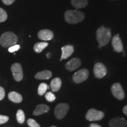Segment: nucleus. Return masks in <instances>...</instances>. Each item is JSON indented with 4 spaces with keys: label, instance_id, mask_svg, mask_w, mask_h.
<instances>
[{
    "label": "nucleus",
    "instance_id": "obj_19",
    "mask_svg": "<svg viewBox=\"0 0 127 127\" xmlns=\"http://www.w3.org/2000/svg\"><path fill=\"white\" fill-rule=\"evenodd\" d=\"M71 4L75 8H82L87 7L88 5V0H71Z\"/></svg>",
    "mask_w": 127,
    "mask_h": 127
},
{
    "label": "nucleus",
    "instance_id": "obj_21",
    "mask_svg": "<svg viewBox=\"0 0 127 127\" xmlns=\"http://www.w3.org/2000/svg\"><path fill=\"white\" fill-rule=\"evenodd\" d=\"M25 114L22 109H19L17 112V120L20 124H23L25 121Z\"/></svg>",
    "mask_w": 127,
    "mask_h": 127
},
{
    "label": "nucleus",
    "instance_id": "obj_8",
    "mask_svg": "<svg viewBox=\"0 0 127 127\" xmlns=\"http://www.w3.org/2000/svg\"><path fill=\"white\" fill-rule=\"evenodd\" d=\"M111 92L114 97L119 100H122L125 98L124 91L120 83H115L112 85Z\"/></svg>",
    "mask_w": 127,
    "mask_h": 127
},
{
    "label": "nucleus",
    "instance_id": "obj_28",
    "mask_svg": "<svg viewBox=\"0 0 127 127\" xmlns=\"http://www.w3.org/2000/svg\"><path fill=\"white\" fill-rule=\"evenodd\" d=\"M5 95V92L4 89L2 87H0V100L4 99Z\"/></svg>",
    "mask_w": 127,
    "mask_h": 127
},
{
    "label": "nucleus",
    "instance_id": "obj_23",
    "mask_svg": "<svg viewBox=\"0 0 127 127\" xmlns=\"http://www.w3.org/2000/svg\"><path fill=\"white\" fill-rule=\"evenodd\" d=\"M45 97L47 101H48V102H53L56 99L55 95L51 92H48L47 93H46Z\"/></svg>",
    "mask_w": 127,
    "mask_h": 127
},
{
    "label": "nucleus",
    "instance_id": "obj_24",
    "mask_svg": "<svg viewBox=\"0 0 127 127\" xmlns=\"http://www.w3.org/2000/svg\"><path fill=\"white\" fill-rule=\"evenodd\" d=\"M7 19V14L4 9L0 8V23H2Z\"/></svg>",
    "mask_w": 127,
    "mask_h": 127
},
{
    "label": "nucleus",
    "instance_id": "obj_18",
    "mask_svg": "<svg viewBox=\"0 0 127 127\" xmlns=\"http://www.w3.org/2000/svg\"><path fill=\"white\" fill-rule=\"evenodd\" d=\"M52 77V72L49 70H44L36 73L35 78L37 79H48Z\"/></svg>",
    "mask_w": 127,
    "mask_h": 127
},
{
    "label": "nucleus",
    "instance_id": "obj_12",
    "mask_svg": "<svg viewBox=\"0 0 127 127\" xmlns=\"http://www.w3.org/2000/svg\"><path fill=\"white\" fill-rule=\"evenodd\" d=\"M81 64L80 59L78 58H73L65 64L66 69L69 71H73L78 68Z\"/></svg>",
    "mask_w": 127,
    "mask_h": 127
},
{
    "label": "nucleus",
    "instance_id": "obj_15",
    "mask_svg": "<svg viewBox=\"0 0 127 127\" xmlns=\"http://www.w3.org/2000/svg\"><path fill=\"white\" fill-rule=\"evenodd\" d=\"M50 110V107L45 104H39L36 106V108L33 112V115L38 116L42 115Z\"/></svg>",
    "mask_w": 127,
    "mask_h": 127
},
{
    "label": "nucleus",
    "instance_id": "obj_11",
    "mask_svg": "<svg viewBox=\"0 0 127 127\" xmlns=\"http://www.w3.org/2000/svg\"><path fill=\"white\" fill-rule=\"evenodd\" d=\"M112 45L115 51L117 52H121L123 51V44L119 34L116 35L113 37L112 40Z\"/></svg>",
    "mask_w": 127,
    "mask_h": 127
},
{
    "label": "nucleus",
    "instance_id": "obj_16",
    "mask_svg": "<svg viewBox=\"0 0 127 127\" xmlns=\"http://www.w3.org/2000/svg\"><path fill=\"white\" fill-rule=\"evenodd\" d=\"M8 98L12 102L15 103H20L23 101V96L17 92L12 91L8 94Z\"/></svg>",
    "mask_w": 127,
    "mask_h": 127
},
{
    "label": "nucleus",
    "instance_id": "obj_4",
    "mask_svg": "<svg viewBox=\"0 0 127 127\" xmlns=\"http://www.w3.org/2000/svg\"><path fill=\"white\" fill-rule=\"evenodd\" d=\"M69 110V105L66 103H61L58 104L55 108L54 114L58 120L64 118Z\"/></svg>",
    "mask_w": 127,
    "mask_h": 127
},
{
    "label": "nucleus",
    "instance_id": "obj_26",
    "mask_svg": "<svg viewBox=\"0 0 127 127\" xmlns=\"http://www.w3.org/2000/svg\"><path fill=\"white\" fill-rule=\"evenodd\" d=\"M8 120L9 118L7 116L0 115V124H3L7 123Z\"/></svg>",
    "mask_w": 127,
    "mask_h": 127
},
{
    "label": "nucleus",
    "instance_id": "obj_25",
    "mask_svg": "<svg viewBox=\"0 0 127 127\" xmlns=\"http://www.w3.org/2000/svg\"><path fill=\"white\" fill-rule=\"evenodd\" d=\"M27 124L30 127H41L33 119H28L27 121Z\"/></svg>",
    "mask_w": 127,
    "mask_h": 127
},
{
    "label": "nucleus",
    "instance_id": "obj_13",
    "mask_svg": "<svg viewBox=\"0 0 127 127\" xmlns=\"http://www.w3.org/2000/svg\"><path fill=\"white\" fill-rule=\"evenodd\" d=\"M38 36L41 40L50 41L53 38L54 34L51 30H42L38 32Z\"/></svg>",
    "mask_w": 127,
    "mask_h": 127
},
{
    "label": "nucleus",
    "instance_id": "obj_27",
    "mask_svg": "<svg viewBox=\"0 0 127 127\" xmlns=\"http://www.w3.org/2000/svg\"><path fill=\"white\" fill-rule=\"evenodd\" d=\"M20 48V46L19 45H14L12 47H9L8 48V51L9 52H14L15 51H17Z\"/></svg>",
    "mask_w": 127,
    "mask_h": 127
},
{
    "label": "nucleus",
    "instance_id": "obj_9",
    "mask_svg": "<svg viewBox=\"0 0 127 127\" xmlns=\"http://www.w3.org/2000/svg\"><path fill=\"white\" fill-rule=\"evenodd\" d=\"M94 73L95 77L97 78H102L106 75L107 73L105 66L101 63H97L95 64L94 68Z\"/></svg>",
    "mask_w": 127,
    "mask_h": 127
},
{
    "label": "nucleus",
    "instance_id": "obj_1",
    "mask_svg": "<svg viewBox=\"0 0 127 127\" xmlns=\"http://www.w3.org/2000/svg\"><path fill=\"white\" fill-rule=\"evenodd\" d=\"M96 39L99 43V47L107 45L111 39V32L110 28L105 27H101L98 28L96 32Z\"/></svg>",
    "mask_w": 127,
    "mask_h": 127
},
{
    "label": "nucleus",
    "instance_id": "obj_2",
    "mask_svg": "<svg viewBox=\"0 0 127 127\" xmlns=\"http://www.w3.org/2000/svg\"><path fill=\"white\" fill-rule=\"evenodd\" d=\"M64 17L68 23L75 24L82 21L85 18V15L79 11L67 10L65 13Z\"/></svg>",
    "mask_w": 127,
    "mask_h": 127
},
{
    "label": "nucleus",
    "instance_id": "obj_29",
    "mask_svg": "<svg viewBox=\"0 0 127 127\" xmlns=\"http://www.w3.org/2000/svg\"><path fill=\"white\" fill-rule=\"evenodd\" d=\"M15 0H2V2L4 3L5 5H11L12 3L14 2Z\"/></svg>",
    "mask_w": 127,
    "mask_h": 127
},
{
    "label": "nucleus",
    "instance_id": "obj_22",
    "mask_svg": "<svg viewBox=\"0 0 127 127\" xmlns=\"http://www.w3.org/2000/svg\"><path fill=\"white\" fill-rule=\"evenodd\" d=\"M49 88V87L45 83H41L39 85L38 89V93L39 95H43L45 94L46 91H47L48 89Z\"/></svg>",
    "mask_w": 127,
    "mask_h": 127
},
{
    "label": "nucleus",
    "instance_id": "obj_20",
    "mask_svg": "<svg viewBox=\"0 0 127 127\" xmlns=\"http://www.w3.org/2000/svg\"><path fill=\"white\" fill-rule=\"evenodd\" d=\"M48 45V44L47 42H38L35 44L34 46V50L36 53H40L45 49L47 46Z\"/></svg>",
    "mask_w": 127,
    "mask_h": 127
},
{
    "label": "nucleus",
    "instance_id": "obj_17",
    "mask_svg": "<svg viewBox=\"0 0 127 127\" xmlns=\"http://www.w3.org/2000/svg\"><path fill=\"white\" fill-rule=\"evenodd\" d=\"M62 85L61 79L60 78H55L51 81L50 84L51 88L54 92L58 91L61 88Z\"/></svg>",
    "mask_w": 127,
    "mask_h": 127
},
{
    "label": "nucleus",
    "instance_id": "obj_14",
    "mask_svg": "<svg viewBox=\"0 0 127 127\" xmlns=\"http://www.w3.org/2000/svg\"><path fill=\"white\" fill-rule=\"evenodd\" d=\"M62 50V55L60 61H61L62 60H65L66 58H69L71 55L72 54L73 52H74V47L72 45H67L65 46H64L62 47L61 48Z\"/></svg>",
    "mask_w": 127,
    "mask_h": 127
},
{
    "label": "nucleus",
    "instance_id": "obj_10",
    "mask_svg": "<svg viewBox=\"0 0 127 127\" xmlns=\"http://www.w3.org/2000/svg\"><path fill=\"white\" fill-rule=\"evenodd\" d=\"M109 125L110 127H126L127 121L121 117H116L109 121Z\"/></svg>",
    "mask_w": 127,
    "mask_h": 127
},
{
    "label": "nucleus",
    "instance_id": "obj_3",
    "mask_svg": "<svg viewBox=\"0 0 127 127\" xmlns=\"http://www.w3.org/2000/svg\"><path fill=\"white\" fill-rule=\"evenodd\" d=\"M18 42V37L12 32H6L0 37V44L3 47H11L16 45Z\"/></svg>",
    "mask_w": 127,
    "mask_h": 127
},
{
    "label": "nucleus",
    "instance_id": "obj_33",
    "mask_svg": "<svg viewBox=\"0 0 127 127\" xmlns=\"http://www.w3.org/2000/svg\"><path fill=\"white\" fill-rule=\"evenodd\" d=\"M55 127V126H52V127Z\"/></svg>",
    "mask_w": 127,
    "mask_h": 127
},
{
    "label": "nucleus",
    "instance_id": "obj_31",
    "mask_svg": "<svg viewBox=\"0 0 127 127\" xmlns=\"http://www.w3.org/2000/svg\"><path fill=\"white\" fill-rule=\"evenodd\" d=\"M90 127H101L99 125L96 124H91L90 125Z\"/></svg>",
    "mask_w": 127,
    "mask_h": 127
},
{
    "label": "nucleus",
    "instance_id": "obj_5",
    "mask_svg": "<svg viewBox=\"0 0 127 127\" xmlns=\"http://www.w3.org/2000/svg\"><path fill=\"white\" fill-rule=\"evenodd\" d=\"M104 117V113L102 111L96 110L94 108H91L88 110L86 114V119L90 121H99L102 120Z\"/></svg>",
    "mask_w": 127,
    "mask_h": 127
},
{
    "label": "nucleus",
    "instance_id": "obj_7",
    "mask_svg": "<svg viewBox=\"0 0 127 127\" xmlns=\"http://www.w3.org/2000/svg\"><path fill=\"white\" fill-rule=\"evenodd\" d=\"M12 75L16 81H21L23 78V71L20 64L15 63L11 66Z\"/></svg>",
    "mask_w": 127,
    "mask_h": 127
},
{
    "label": "nucleus",
    "instance_id": "obj_6",
    "mask_svg": "<svg viewBox=\"0 0 127 127\" xmlns=\"http://www.w3.org/2000/svg\"><path fill=\"white\" fill-rule=\"evenodd\" d=\"M89 71L87 69H81L78 71L72 76V80L76 84H79L85 81L88 78Z\"/></svg>",
    "mask_w": 127,
    "mask_h": 127
},
{
    "label": "nucleus",
    "instance_id": "obj_32",
    "mask_svg": "<svg viewBox=\"0 0 127 127\" xmlns=\"http://www.w3.org/2000/svg\"><path fill=\"white\" fill-rule=\"evenodd\" d=\"M50 55H51L50 53H48L47 54V58H50Z\"/></svg>",
    "mask_w": 127,
    "mask_h": 127
},
{
    "label": "nucleus",
    "instance_id": "obj_30",
    "mask_svg": "<svg viewBox=\"0 0 127 127\" xmlns=\"http://www.w3.org/2000/svg\"><path fill=\"white\" fill-rule=\"evenodd\" d=\"M123 112L124 113L125 115L127 116V105L123 108Z\"/></svg>",
    "mask_w": 127,
    "mask_h": 127
}]
</instances>
